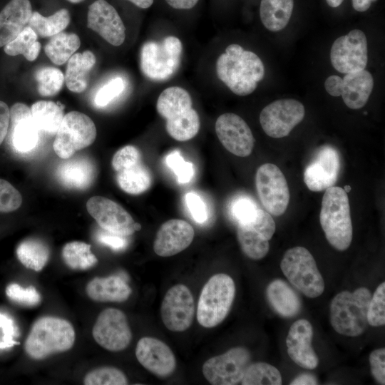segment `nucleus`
<instances>
[{
  "mask_svg": "<svg viewBox=\"0 0 385 385\" xmlns=\"http://www.w3.org/2000/svg\"><path fill=\"white\" fill-rule=\"evenodd\" d=\"M373 87L374 79L369 71L364 69L346 73L342 79L341 96L348 108L359 109L368 101Z\"/></svg>",
  "mask_w": 385,
  "mask_h": 385,
  "instance_id": "obj_27",
  "label": "nucleus"
},
{
  "mask_svg": "<svg viewBox=\"0 0 385 385\" xmlns=\"http://www.w3.org/2000/svg\"><path fill=\"white\" fill-rule=\"evenodd\" d=\"M96 239L101 244L108 246L115 251L123 250L128 245L125 236L110 232L103 229L97 232Z\"/></svg>",
  "mask_w": 385,
  "mask_h": 385,
  "instance_id": "obj_51",
  "label": "nucleus"
},
{
  "mask_svg": "<svg viewBox=\"0 0 385 385\" xmlns=\"http://www.w3.org/2000/svg\"><path fill=\"white\" fill-rule=\"evenodd\" d=\"M86 292L96 302H123L129 298L132 290L123 277L112 275L93 278L86 285Z\"/></svg>",
  "mask_w": 385,
  "mask_h": 385,
  "instance_id": "obj_26",
  "label": "nucleus"
},
{
  "mask_svg": "<svg viewBox=\"0 0 385 385\" xmlns=\"http://www.w3.org/2000/svg\"><path fill=\"white\" fill-rule=\"evenodd\" d=\"M367 322L372 327L385 324V283L380 284L371 296L368 310Z\"/></svg>",
  "mask_w": 385,
  "mask_h": 385,
  "instance_id": "obj_43",
  "label": "nucleus"
},
{
  "mask_svg": "<svg viewBox=\"0 0 385 385\" xmlns=\"http://www.w3.org/2000/svg\"><path fill=\"white\" fill-rule=\"evenodd\" d=\"M319 222L329 243L344 251L350 246L353 229L347 193L340 187L325 190L322 197Z\"/></svg>",
  "mask_w": 385,
  "mask_h": 385,
  "instance_id": "obj_4",
  "label": "nucleus"
},
{
  "mask_svg": "<svg viewBox=\"0 0 385 385\" xmlns=\"http://www.w3.org/2000/svg\"><path fill=\"white\" fill-rule=\"evenodd\" d=\"M302 103L294 99H280L265 106L260 113V122L270 137L280 138L289 134L304 118Z\"/></svg>",
  "mask_w": 385,
  "mask_h": 385,
  "instance_id": "obj_12",
  "label": "nucleus"
},
{
  "mask_svg": "<svg viewBox=\"0 0 385 385\" xmlns=\"http://www.w3.org/2000/svg\"><path fill=\"white\" fill-rule=\"evenodd\" d=\"M67 1L73 4H78L83 1L84 0H67Z\"/></svg>",
  "mask_w": 385,
  "mask_h": 385,
  "instance_id": "obj_61",
  "label": "nucleus"
},
{
  "mask_svg": "<svg viewBox=\"0 0 385 385\" xmlns=\"http://www.w3.org/2000/svg\"><path fill=\"white\" fill-rule=\"evenodd\" d=\"M186 206L195 222L202 224L208 217L206 205L202 199L196 193L190 192L185 195Z\"/></svg>",
  "mask_w": 385,
  "mask_h": 385,
  "instance_id": "obj_49",
  "label": "nucleus"
},
{
  "mask_svg": "<svg viewBox=\"0 0 385 385\" xmlns=\"http://www.w3.org/2000/svg\"><path fill=\"white\" fill-rule=\"evenodd\" d=\"M293 7L294 0H261V21L269 31L282 30L289 21Z\"/></svg>",
  "mask_w": 385,
  "mask_h": 385,
  "instance_id": "obj_30",
  "label": "nucleus"
},
{
  "mask_svg": "<svg viewBox=\"0 0 385 385\" xmlns=\"http://www.w3.org/2000/svg\"><path fill=\"white\" fill-rule=\"evenodd\" d=\"M333 67L339 72L349 73L364 70L367 64V40L359 29L351 31L337 38L330 51Z\"/></svg>",
  "mask_w": 385,
  "mask_h": 385,
  "instance_id": "obj_13",
  "label": "nucleus"
},
{
  "mask_svg": "<svg viewBox=\"0 0 385 385\" xmlns=\"http://www.w3.org/2000/svg\"><path fill=\"white\" fill-rule=\"evenodd\" d=\"M250 359L248 349L242 346L233 347L207 359L202 365V374L213 385L237 384L241 382Z\"/></svg>",
  "mask_w": 385,
  "mask_h": 385,
  "instance_id": "obj_11",
  "label": "nucleus"
},
{
  "mask_svg": "<svg viewBox=\"0 0 385 385\" xmlns=\"http://www.w3.org/2000/svg\"><path fill=\"white\" fill-rule=\"evenodd\" d=\"M215 132L222 145L231 153L247 157L252 151L255 138L247 123L239 115L226 113L215 122Z\"/></svg>",
  "mask_w": 385,
  "mask_h": 385,
  "instance_id": "obj_17",
  "label": "nucleus"
},
{
  "mask_svg": "<svg viewBox=\"0 0 385 385\" xmlns=\"http://www.w3.org/2000/svg\"><path fill=\"white\" fill-rule=\"evenodd\" d=\"M81 46L78 36L74 33L60 32L51 37L44 52L56 65L65 63Z\"/></svg>",
  "mask_w": 385,
  "mask_h": 385,
  "instance_id": "obj_33",
  "label": "nucleus"
},
{
  "mask_svg": "<svg viewBox=\"0 0 385 385\" xmlns=\"http://www.w3.org/2000/svg\"><path fill=\"white\" fill-rule=\"evenodd\" d=\"M140 9H148L153 3V0H127Z\"/></svg>",
  "mask_w": 385,
  "mask_h": 385,
  "instance_id": "obj_58",
  "label": "nucleus"
},
{
  "mask_svg": "<svg viewBox=\"0 0 385 385\" xmlns=\"http://www.w3.org/2000/svg\"><path fill=\"white\" fill-rule=\"evenodd\" d=\"M166 165L172 170L180 184H186L191 181L195 174L194 165L185 161L180 153L175 150L165 157Z\"/></svg>",
  "mask_w": 385,
  "mask_h": 385,
  "instance_id": "obj_44",
  "label": "nucleus"
},
{
  "mask_svg": "<svg viewBox=\"0 0 385 385\" xmlns=\"http://www.w3.org/2000/svg\"><path fill=\"white\" fill-rule=\"evenodd\" d=\"M61 255L65 264L75 270H88L98 262L96 257L91 252V245L81 241L66 243Z\"/></svg>",
  "mask_w": 385,
  "mask_h": 385,
  "instance_id": "obj_36",
  "label": "nucleus"
},
{
  "mask_svg": "<svg viewBox=\"0 0 385 385\" xmlns=\"http://www.w3.org/2000/svg\"><path fill=\"white\" fill-rule=\"evenodd\" d=\"M216 73L232 93L245 96L256 89L257 82L264 77L265 68L257 54L232 43L218 57Z\"/></svg>",
  "mask_w": 385,
  "mask_h": 385,
  "instance_id": "obj_1",
  "label": "nucleus"
},
{
  "mask_svg": "<svg viewBox=\"0 0 385 385\" xmlns=\"http://www.w3.org/2000/svg\"><path fill=\"white\" fill-rule=\"evenodd\" d=\"M182 51L181 41L173 36H167L160 41H147L140 50L141 71L150 80L165 81L179 68Z\"/></svg>",
  "mask_w": 385,
  "mask_h": 385,
  "instance_id": "obj_7",
  "label": "nucleus"
},
{
  "mask_svg": "<svg viewBox=\"0 0 385 385\" xmlns=\"http://www.w3.org/2000/svg\"><path fill=\"white\" fill-rule=\"evenodd\" d=\"M10 119V110L6 103L0 101V145L7 135Z\"/></svg>",
  "mask_w": 385,
  "mask_h": 385,
  "instance_id": "obj_53",
  "label": "nucleus"
},
{
  "mask_svg": "<svg viewBox=\"0 0 385 385\" xmlns=\"http://www.w3.org/2000/svg\"><path fill=\"white\" fill-rule=\"evenodd\" d=\"M96 138V128L90 117L78 111L63 116L56 133L53 150L56 155L67 159L74 153L91 145Z\"/></svg>",
  "mask_w": 385,
  "mask_h": 385,
  "instance_id": "obj_9",
  "label": "nucleus"
},
{
  "mask_svg": "<svg viewBox=\"0 0 385 385\" xmlns=\"http://www.w3.org/2000/svg\"><path fill=\"white\" fill-rule=\"evenodd\" d=\"M371 372L380 384H385V349L374 350L369 355Z\"/></svg>",
  "mask_w": 385,
  "mask_h": 385,
  "instance_id": "obj_50",
  "label": "nucleus"
},
{
  "mask_svg": "<svg viewBox=\"0 0 385 385\" xmlns=\"http://www.w3.org/2000/svg\"><path fill=\"white\" fill-rule=\"evenodd\" d=\"M318 381L317 378L308 373L302 374L295 377L291 382L292 385H313L317 384Z\"/></svg>",
  "mask_w": 385,
  "mask_h": 385,
  "instance_id": "obj_55",
  "label": "nucleus"
},
{
  "mask_svg": "<svg viewBox=\"0 0 385 385\" xmlns=\"http://www.w3.org/2000/svg\"><path fill=\"white\" fill-rule=\"evenodd\" d=\"M16 252L24 267L36 272L41 271L45 267L50 256L48 245L36 238L23 240L18 245Z\"/></svg>",
  "mask_w": 385,
  "mask_h": 385,
  "instance_id": "obj_32",
  "label": "nucleus"
},
{
  "mask_svg": "<svg viewBox=\"0 0 385 385\" xmlns=\"http://www.w3.org/2000/svg\"><path fill=\"white\" fill-rule=\"evenodd\" d=\"M76 333L67 320L51 316L38 318L33 324L25 341L24 349L33 359L41 360L64 352L74 344Z\"/></svg>",
  "mask_w": 385,
  "mask_h": 385,
  "instance_id": "obj_3",
  "label": "nucleus"
},
{
  "mask_svg": "<svg viewBox=\"0 0 385 385\" xmlns=\"http://www.w3.org/2000/svg\"><path fill=\"white\" fill-rule=\"evenodd\" d=\"M22 203L21 193L8 181L0 179V212H10Z\"/></svg>",
  "mask_w": 385,
  "mask_h": 385,
  "instance_id": "obj_46",
  "label": "nucleus"
},
{
  "mask_svg": "<svg viewBox=\"0 0 385 385\" xmlns=\"http://www.w3.org/2000/svg\"><path fill=\"white\" fill-rule=\"evenodd\" d=\"M340 170V158L337 150L325 145L317 153L304 172V181L309 190L323 191L336 183Z\"/></svg>",
  "mask_w": 385,
  "mask_h": 385,
  "instance_id": "obj_18",
  "label": "nucleus"
},
{
  "mask_svg": "<svg viewBox=\"0 0 385 385\" xmlns=\"http://www.w3.org/2000/svg\"><path fill=\"white\" fill-rule=\"evenodd\" d=\"M95 341L111 351H120L128 347L132 332L124 312L115 308L102 311L93 325Z\"/></svg>",
  "mask_w": 385,
  "mask_h": 385,
  "instance_id": "obj_14",
  "label": "nucleus"
},
{
  "mask_svg": "<svg viewBox=\"0 0 385 385\" xmlns=\"http://www.w3.org/2000/svg\"><path fill=\"white\" fill-rule=\"evenodd\" d=\"M194 314V299L187 286L178 284L168 289L160 307L162 321L168 329L187 330L192 324Z\"/></svg>",
  "mask_w": 385,
  "mask_h": 385,
  "instance_id": "obj_15",
  "label": "nucleus"
},
{
  "mask_svg": "<svg viewBox=\"0 0 385 385\" xmlns=\"http://www.w3.org/2000/svg\"><path fill=\"white\" fill-rule=\"evenodd\" d=\"M31 116L40 130L53 134L56 133L63 118L61 108L53 101H39L31 107Z\"/></svg>",
  "mask_w": 385,
  "mask_h": 385,
  "instance_id": "obj_34",
  "label": "nucleus"
},
{
  "mask_svg": "<svg viewBox=\"0 0 385 385\" xmlns=\"http://www.w3.org/2000/svg\"><path fill=\"white\" fill-rule=\"evenodd\" d=\"M235 295V285L229 275L212 276L201 291L197 308V319L205 328L220 324L227 316Z\"/></svg>",
  "mask_w": 385,
  "mask_h": 385,
  "instance_id": "obj_6",
  "label": "nucleus"
},
{
  "mask_svg": "<svg viewBox=\"0 0 385 385\" xmlns=\"http://www.w3.org/2000/svg\"><path fill=\"white\" fill-rule=\"evenodd\" d=\"M324 87L329 95L340 96L342 92V78L337 75L330 76L326 79Z\"/></svg>",
  "mask_w": 385,
  "mask_h": 385,
  "instance_id": "obj_54",
  "label": "nucleus"
},
{
  "mask_svg": "<svg viewBox=\"0 0 385 385\" xmlns=\"http://www.w3.org/2000/svg\"><path fill=\"white\" fill-rule=\"evenodd\" d=\"M95 55L91 51L76 53L68 60L65 82L69 91L82 93L88 84L89 73L96 63Z\"/></svg>",
  "mask_w": 385,
  "mask_h": 385,
  "instance_id": "obj_29",
  "label": "nucleus"
},
{
  "mask_svg": "<svg viewBox=\"0 0 385 385\" xmlns=\"http://www.w3.org/2000/svg\"><path fill=\"white\" fill-rule=\"evenodd\" d=\"M192 106L190 93L179 86L167 88L157 100V112L166 120L168 133L178 141L189 140L199 132L200 117Z\"/></svg>",
  "mask_w": 385,
  "mask_h": 385,
  "instance_id": "obj_2",
  "label": "nucleus"
},
{
  "mask_svg": "<svg viewBox=\"0 0 385 385\" xmlns=\"http://www.w3.org/2000/svg\"><path fill=\"white\" fill-rule=\"evenodd\" d=\"M87 26L113 46H120L125 41L124 24L115 9L105 0H96L89 6Z\"/></svg>",
  "mask_w": 385,
  "mask_h": 385,
  "instance_id": "obj_19",
  "label": "nucleus"
},
{
  "mask_svg": "<svg viewBox=\"0 0 385 385\" xmlns=\"http://www.w3.org/2000/svg\"><path fill=\"white\" fill-rule=\"evenodd\" d=\"M38 35L29 26L10 43L4 46V51L9 56L23 55L26 60H36L41 51V45L37 41Z\"/></svg>",
  "mask_w": 385,
  "mask_h": 385,
  "instance_id": "obj_38",
  "label": "nucleus"
},
{
  "mask_svg": "<svg viewBox=\"0 0 385 385\" xmlns=\"http://www.w3.org/2000/svg\"><path fill=\"white\" fill-rule=\"evenodd\" d=\"M237 237L242 252L250 259L260 260L269 252V240L250 227L237 225Z\"/></svg>",
  "mask_w": 385,
  "mask_h": 385,
  "instance_id": "obj_37",
  "label": "nucleus"
},
{
  "mask_svg": "<svg viewBox=\"0 0 385 385\" xmlns=\"http://www.w3.org/2000/svg\"><path fill=\"white\" fill-rule=\"evenodd\" d=\"M280 267L289 282L305 296L315 298L324 292V279L307 249L294 247L288 250L281 261Z\"/></svg>",
  "mask_w": 385,
  "mask_h": 385,
  "instance_id": "obj_8",
  "label": "nucleus"
},
{
  "mask_svg": "<svg viewBox=\"0 0 385 385\" xmlns=\"http://www.w3.org/2000/svg\"><path fill=\"white\" fill-rule=\"evenodd\" d=\"M199 0H165L168 5L176 9H190Z\"/></svg>",
  "mask_w": 385,
  "mask_h": 385,
  "instance_id": "obj_56",
  "label": "nucleus"
},
{
  "mask_svg": "<svg viewBox=\"0 0 385 385\" xmlns=\"http://www.w3.org/2000/svg\"><path fill=\"white\" fill-rule=\"evenodd\" d=\"M242 385H280L282 376L274 366L265 362L250 364L241 381Z\"/></svg>",
  "mask_w": 385,
  "mask_h": 385,
  "instance_id": "obj_39",
  "label": "nucleus"
},
{
  "mask_svg": "<svg viewBox=\"0 0 385 385\" xmlns=\"http://www.w3.org/2000/svg\"><path fill=\"white\" fill-rule=\"evenodd\" d=\"M377 0H352L353 8L359 12L366 11L371 6L372 1Z\"/></svg>",
  "mask_w": 385,
  "mask_h": 385,
  "instance_id": "obj_57",
  "label": "nucleus"
},
{
  "mask_svg": "<svg viewBox=\"0 0 385 385\" xmlns=\"http://www.w3.org/2000/svg\"><path fill=\"white\" fill-rule=\"evenodd\" d=\"M312 325L305 319L294 322L286 338L289 356L295 364L306 369H314L319 364V358L312 346Z\"/></svg>",
  "mask_w": 385,
  "mask_h": 385,
  "instance_id": "obj_22",
  "label": "nucleus"
},
{
  "mask_svg": "<svg viewBox=\"0 0 385 385\" xmlns=\"http://www.w3.org/2000/svg\"><path fill=\"white\" fill-rule=\"evenodd\" d=\"M64 160L56 170V177L61 184L69 189H88L96 175L93 161L86 156H72Z\"/></svg>",
  "mask_w": 385,
  "mask_h": 385,
  "instance_id": "obj_24",
  "label": "nucleus"
},
{
  "mask_svg": "<svg viewBox=\"0 0 385 385\" xmlns=\"http://www.w3.org/2000/svg\"><path fill=\"white\" fill-rule=\"evenodd\" d=\"M128 379L120 369L113 366H103L89 371L84 377L85 385H125Z\"/></svg>",
  "mask_w": 385,
  "mask_h": 385,
  "instance_id": "obj_42",
  "label": "nucleus"
},
{
  "mask_svg": "<svg viewBox=\"0 0 385 385\" xmlns=\"http://www.w3.org/2000/svg\"><path fill=\"white\" fill-rule=\"evenodd\" d=\"M135 356L145 369L158 377L171 375L176 368L175 356L171 349L154 337H142L137 343Z\"/></svg>",
  "mask_w": 385,
  "mask_h": 385,
  "instance_id": "obj_21",
  "label": "nucleus"
},
{
  "mask_svg": "<svg viewBox=\"0 0 385 385\" xmlns=\"http://www.w3.org/2000/svg\"><path fill=\"white\" fill-rule=\"evenodd\" d=\"M71 16L68 11L61 9L49 16H43L37 11L32 12L27 26L38 36L51 37L63 31L69 24Z\"/></svg>",
  "mask_w": 385,
  "mask_h": 385,
  "instance_id": "obj_35",
  "label": "nucleus"
},
{
  "mask_svg": "<svg viewBox=\"0 0 385 385\" xmlns=\"http://www.w3.org/2000/svg\"><path fill=\"white\" fill-rule=\"evenodd\" d=\"M6 294L11 301L29 307L36 306L41 299V295L34 287L24 288L16 283L6 287Z\"/></svg>",
  "mask_w": 385,
  "mask_h": 385,
  "instance_id": "obj_45",
  "label": "nucleus"
},
{
  "mask_svg": "<svg viewBox=\"0 0 385 385\" xmlns=\"http://www.w3.org/2000/svg\"><path fill=\"white\" fill-rule=\"evenodd\" d=\"M194 235V229L188 222L180 219L169 220L157 232L153 242L154 252L160 257L177 255L189 247Z\"/></svg>",
  "mask_w": 385,
  "mask_h": 385,
  "instance_id": "obj_23",
  "label": "nucleus"
},
{
  "mask_svg": "<svg viewBox=\"0 0 385 385\" xmlns=\"http://www.w3.org/2000/svg\"><path fill=\"white\" fill-rule=\"evenodd\" d=\"M344 0H326L328 5L332 8L338 7Z\"/></svg>",
  "mask_w": 385,
  "mask_h": 385,
  "instance_id": "obj_59",
  "label": "nucleus"
},
{
  "mask_svg": "<svg viewBox=\"0 0 385 385\" xmlns=\"http://www.w3.org/2000/svg\"><path fill=\"white\" fill-rule=\"evenodd\" d=\"M266 295L270 306L283 317H293L301 310L299 294L281 279H274L267 285Z\"/></svg>",
  "mask_w": 385,
  "mask_h": 385,
  "instance_id": "obj_28",
  "label": "nucleus"
},
{
  "mask_svg": "<svg viewBox=\"0 0 385 385\" xmlns=\"http://www.w3.org/2000/svg\"><path fill=\"white\" fill-rule=\"evenodd\" d=\"M116 180L120 188L130 195H140L152 185L149 169L141 162L117 172Z\"/></svg>",
  "mask_w": 385,
  "mask_h": 385,
  "instance_id": "obj_31",
  "label": "nucleus"
},
{
  "mask_svg": "<svg viewBox=\"0 0 385 385\" xmlns=\"http://www.w3.org/2000/svg\"><path fill=\"white\" fill-rule=\"evenodd\" d=\"M344 190L347 193L349 192L351 190V186L350 185H345L344 187Z\"/></svg>",
  "mask_w": 385,
  "mask_h": 385,
  "instance_id": "obj_60",
  "label": "nucleus"
},
{
  "mask_svg": "<svg viewBox=\"0 0 385 385\" xmlns=\"http://www.w3.org/2000/svg\"><path fill=\"white\" fill-rule=\"evenodd\" d=\"M37 89L42 96H53L61 89L65 81L62 71L55 67L46 66L39 68L35 73Z\"/></svg>",
  "mask_w": 385,
  "mask_h": 385,
  "instance_id": "obj_40",
  "label": "nucleus"
},
{
  "mask_svg": "<svg viewBox=\"0 0 385 385\" xmlns=\"http://www.w3.org/2000/svg\"><path fill=\"white\" fill-rule=\"evenodd\" d=\"M371 297L370 291L364 287L354 292L338 293L330 304V323L339 334L357 337L366 330L367 310Z\"/></svg>",
  "mask_w": 385,
  "mask_h": 385,
  "instance_id": "obj_5",
  "label": "nucleus"
},
{
  "mask_svg": "<svg viewBox=\"0 0 385 385\" xmlns=\"http://www.w3.org/2000/svg\"><path fill=\"white\" fill-rule=\"evenodd\" d=\"M255 185L260 202L270 215L284 213L289 202L290 194L286 178L274 164L260 165L255 175Z\"/></svg>",
  "mask_w": 385,
  "mask_h": 385,
  "instance_id": "obj_10",
  "label": "nucleus"
},
{
  "mask_svg": "<svg viewBox=\"0 0 385 385\" xmlns=\"http://www.w3.org/2000/svg\"><path fill=\"white\" fill-rule=\"evenodd\" d=\"M39 130L31 116L30 108L21 103L12 106L8 140L15 151L19 153L32 151L38 145Z\"/></svg>",
  "mask_w": 385,
  "mask_h": 385,
  "instance_id": "obj_20",
  "label": "nucleus"
},
{
  "mask_svg": "<svg viewBox=\"0 0 385 385\" xmlns=\"http://www.w3.org/2000/svg\"><path fill=\"white\" fill-rule=\"evenodd\" d=\"M124 88L123 78L116 77L110 80L97 91L94 98L96 106L98 108L106 106L123 92Z\"/></svg>",
  "mask_w": 385,
  "mask_h": 385,
  "instance_id": "obj_47",
  "label": "nucleus"
},
{
  "mask_svg": "<svg viewBox=\"0 0 385 385\" xmlns=\"http://www.w3.org/2000/svg\"><path fill=\"white\" fill-rule=\"evenodd\" d=\"M29 0H11L0 12V47L13 41L27 26L32 14Z\"/></svg>",
  "mask_w": 385,
  "mask_h": 385,
  "instance_id": "obj_25",
  "label": "nucleus"
},
{
  "mask_svg": "<svg viewBox=\"0 0 385 385\" xmlns=\"http://www.w3.org/2000/svg\"><path fill=\"white\" fill-rule=\"evenodd\" d=\"M86 208L104 230L125 237L136 231L135 222L131 215L121 205L107 197H91Z\"/></svg>",
  "mask_w": 385,
  "mask_h": 385,
  "instance_id": "obj_16",
  "label": "nucleus"
},
{
  "mask_svg": "<svg viewBox=\"0 0 385 385\" xmlns=\"http://www.w3.org/2000/svg\"><path fill=\"white\" fill-rule=\"evenodd\" d=\"M141 162L140 150L133 145H125L119 149L112 158V167L118 172Z\"/></svg>",
  "mask_w": 385,
  "mask_h": 385,
  "instance_id": "obj_48",
  "label": "nucleus"
},
{
  "mask_svg": "<svg viewBox=\"0 0 385 385\" xmlns=\"http://www.w3.org/2000/svg\"><path fill=\"white\" fill-rule=\"evenodd\" d=\"M262 208L250 197L242 195L233 200L230 213L237 225H250L258 218Z\"/></svg>",
  "mask_w": 385,
  "mask_h": 385,
  "instance_id": "obj_41",
  "label": "nucleus"
},
{
  "mask_svg": "<svg viewBox=\"0 0 385 385\" xmlns=\"http://www.w3.org/2000/svg\"><path fill=\"white\" fill-rule=\"evenodd\" d=\"M0 328L4 332L3 341L0 342V349L9 348L18 344L14 340L16 330L13 320L1 313H0Z\"/></svg>",
  "mask_w": 385,
  "mask_h": 385,
  "instance_id": "obj_52",
  "label": "nucleus"
}]
</instances>
